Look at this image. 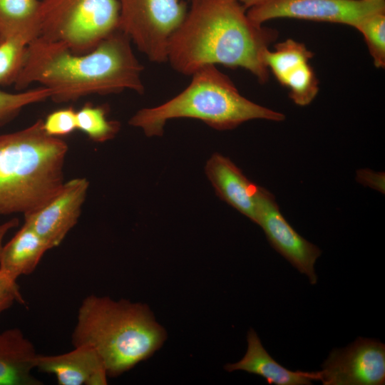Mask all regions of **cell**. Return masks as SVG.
I'll use <instances>...</instances> for the list:
<instances>
[{
  "label": "cell",
  "mask_w": 385,
  "mask_h": 385,
  "mask_svg": "<svg viewBox=\"0 0 385 385\" xmlns=\"http://www.w3.org/2000/svg\"><path fill=\"white\" fill-rule=\"evenodd\" d=\"M132 42L118 30L85 53H75L64 43L37 37L26 50L14 83L17 90L39 83L56 103L75 101L90 95H108L131 90L143 94V67Z\"/></svg>",
  "instance_id": "obj_1"
},
{
  "label": "cell",
  "mask_w": 385,
  "mask_h": 385,
  "mask_svg": "<svg viewBox=\"0 0 385 385\" xmlns=\"http://www.w3.org/2000/svg\"><path fill=\"white\" fill-rule=\"evenodd\" d=\"M188 11L172 35L167 61L191 76L207 65L242 68L263 83L269 70L263 53L277 37L274 29L253 23L237 0H189Z\"/></svg>",
  "instance_id": "obj_2"
},
{
  "label": "cell",
  "mask_w": 385,
  "mask_h": 385,
  "mask_svg": "<svg viewBox=\"0 0 385 385\" xmlns=\"http://www.w3.org/2000/svg\"><path fill=\"white\" fill-rule=\"evenodd\" d=\"M166 338L146 304L91 294L78 308L71 342L95 350L108 376L116 377L150 358Z\"/></svg>",
  "instance_id": "obj_3"
},
{
  "label": "cell",
  "mask_w": 385,
  "mask_h": 385,
  "mask_svg": "<svg viewBox=\"0 0 385 385\" xmlns=\"http://www.w3.org/2000/svg\"><path fill=\"white\" fill-rule=\"evenodd\" d=\"M38 119L27 128L0 135V216L30 212L63 184L68 145L47 135Z\"/></svg>",
  "instance_id": "obj_4"
},
{
  "label": "cell",
  "mask_w": 385,
  "mask_h": 385,
  "mask_svg": "<svg viewBox=\"0 0 385 385\" xmlns=\"http://www.w3.org/2000/svg\"><path fill=\"white\" fill-rule=\"evenodd\" d=\"M188 86L163 104L144 108L129 120L148 137L161 136L168 120L198 119L219 130L234 129L254 119L282 121L284 114L258 105L240 94L230 78L215 65L202 67L191 75Z\"/></svg>",
  "instance_id": "obj_5"
},
{
  "label": "cell",
  "mask_w": 385,
  "mask_h": 385,
  "mask_svg": "<svg viewBox=\"0 0 385 385\" xmlns=\"http://www.w3.org/2000/svg\"><path fill=\"white\" fill-rule=\"evenodd\" d=\"M40 37L85 53L119 30L118 0H40Z\"/></svg>",
  "instance_id": "obj_6"
},
{
  "label": "cell",
  "mask_w": 385,
  "mask_h": 385,
  "mask_svg": "<svg viewBox=\"0 0 385 385\" xmlns=\"http://www.w3.org/2000/svg\"><path fill=\"white\" fill-rule=\"evenodd\" d=\"M119 30L154 63L167 62L169 41L183 22L184 0H118Z\"/></svg>",
  "instance_id": "obj_7"
},
{
  "label": "cell",
  "mask_w": 385,
  "mask_h": 385,
  "mask_svg": "<svg viewBox=\"0 0 385 385\" xmlns=\"http://www.w3.org/2000/svg\"><path fill=\"white\" fill-rule=\"evenodd\" d=\"M385 11V1L364 0H265L248 9L257 25L278 18H290L349 25L354 28L366 16Z\"/></svg>",
  "instance_id": "obj_8"
},
{
  "label": "cell",
  "mask_w": 385,
  "mask_h": 385,
  "mask_svg": "<svg viewBox=\"0 0 385 385\" xmlns=\"http://www.w3.org/2000/svg\"><path fill=\"white\" fill-rule=\"evenodd\" d=\"M324 385H382L385 383V345L359 337L345 348L333 349L322 364Z\"/></svg>",
  "instance_id": "obj_9"
},
{
  "label": "cell",
  "mask_w": 385,
  "mask_h": 385,
  "mask_svg": "<svg viewBox=\"0 0 385 385\" xmlns=\"http://www.w3.org/2000/svg\"><path fill=\"white\" fill-rule=\"evenodd\" d=\"M264 230L272 247L301 274L311 284L317 282L314 270L321 250L300 236L283 217L274 195L258 186L257 193V222Z\"/></svg>",
  "instance_id": "obj_10"
},
{
  "label": "cell",
  "mask_w": 385,
  "mask_h": 385,
  "mask_svg": "<svg viewBox=\"0 0 385 385\" xmlns=\"http://www.w3.org/2000/svg\"><path fill=\"white\" fill-rule=\"evenodd\" d=\"M89 182L78 178L64 182L58 192L38 207L24 215L31 227L50 246H58L76 225L85 201Z\"/></svg>",
  "instance_id": "obj_11"
},
{
  "label": "cell",
  "mask_w": 385,
  "mask_h": 385,
  "mask_svg": "<svg viewBox=\"0 0 385 385\" xmlns=\"http://www.w3.org/2000/svg\"><path fill=\"white\" fill-rule=\"evenodd\" d=\"M313 53L300 42L288 38L267 49L263 61L278 82L289 89V98L300 106L309 105L319 92V81L309 63Z\"/></svg>",
  "instance_id": "obj_12"
},
{
  "label": "cell",
  "mask_w": 385,
  "mask_h": 385,
  "mask_svg": "<svg viewBox=\"0 0 385 385\" xmlns=\"http://www.w3.org/2000/svg\"><path fill=\"white\" fill-rule=\"evenodd\" d=\"M36 369L54 375L59 385H106L108 377L98 354L86 346L55 355L38 354Z\"/></svg>",
  "instance_id": "obj_13"
},
{
  "label": "cell",
  "mask_w": 385,
  "mask_h": 385,
  "mask_svg": "<svg viewBox=\"0 0 385 385\" xmlns=\"http://www.w3.org/2000/svg\"><path fill=\"white\" fill-rule=\"evenodd\" d=\"M205 173L220 199L256 223L257 185L228 158L219 153H214L207 160Z\"/></svg>",
  "instance_id": "obj_14"
},
{
  "label": "cell",
  "mask_w": 385,
  "mask_h": 385,
  "mask_svg": "<svg viewBox=\"0 0 385 385\" xmlns=\"http://www.w3.org/2000/svg\"><path fill=\"white\" fill-rule=\"evenodd\" d=\"M247 350L238 362L225 366L227 371H245L265 378L269 384L307 385L319 380V371H291L278 364L265 350L253 329L247 335Z\"/></svg>",
  "instance_id": "obj_15"
},
{
  "label": "cell",
  "mask_w": 385,
  "mask_h": 385,
  "mask_svg": "<svg viewBox=\"0 0 385 385\" xmlns=\"http://www.w3.org/2000/svg\"><path fill=\"white\" fill-rule=\"evenodd\" d=\"M38 354L21 329L0 332V385L42 384L31 374Z\"/></svg>",
  "instance_id": "obj_16"
},
{
  "label": "cell",
  "mask_w": 385,
  "mask_h": 385,
  "mask_svg": "<svg viewBox=\"0 0 385 385\" xmlns=\"http://www.w3.org/2000/svg\"><path fill=\"white\" fill-rule=\"evenodd\" d=\"M48 244L31 227L24 224L0 252V270L16 280L32 273L48 250Z\"/></svg>",
  "instance_id": "obj_17"
},
{
  "label": "cell",
  "mask_w": 385,
  "mask_h": 385,
  "mask_svg": "<svg viewBox=\"0 0 385 385\" xmlns=\"http://www.w3.org/2000/svg\"><path fill=\"white\" fill-rule=\"evenodd\" d=\"M40 0H0V42L20 38L28 43L40 36Z\"/></svg>",
  "instance_id": "obj_18"
},
{
  "label": "cell",
  "mask_w": 385,
  "mask_h": 385,
  "mask_svg": "<svg viewBox=\"0 0 385 385\" xmlns=\"http://www.w3.org/2000/svg\"><path fill=\"white\" fill-rule=\"evenodd\" d=\"M107 113L105 106L86 103L76 111L77 130L94 142L103 143L112 139L118 132L120 124L108 120Z\"/></svg>",
  "instance_id": "obj_19"
},
{
  "label": "cell",
  "mask_w": 385,
  "mask_h": 385,
  "mask_svg": "<svg viewBox=\"0 0 385 385\" xmlns=\"http://www.w3.org/2000/svg\"><path fill=\"white\" fill-rule=\"evenodd\" d=\"M364 36L374 66H385V11L365 16L356 26Z\"/></svg>",
  "instance_id": "obj_20"
},
{
  "label": "cell",
  "mask_w": 385,
  "mask_h": 385,
  "mask_svg": "<svg viewBox=\"0 0 385 385\" xmlns=\"http://www.w3.org/2000/svg\"><path fill=\"white\" fill-rule=\"evenodd\" d=\"M51 92L43 86L9 93L0 90V126L12 121L24 108L50 98Z\"/></svg>",
  "instance_id": "obj_21"
},
{
  "label": "cell",
  "mask_w": 385,
  "mask_h": 385,
  "mask_svg": "<svg viewBox=\"0 0 385 385\" xmlns=\"http://www.w3.org/2000/svg\"><path fill=\"white\" fill-rule=\"evenodd\" d=\"M28 44L20 38L0 42V85L14 84L22 67Z\"/></svg>",
  "instance_id": "obj_22"
},
{
  "label": "cell",
  "mask_w": 385,
  "mask_h": 385,
  "mask_svg": "<svg viewBox=\"0 0 385 385\" xmlns=\"http://www.w3.org/2000/svg\"><path fill=\"white\" fill-rule=\"evenodd\" d=\"M42 125L50 136L59 138L69 135L77 130L76 111L72 107L54 111L43 120Z\"/></svg>",
  "instance_id": "obj_23"
},
{
  "label": "cell",
  "mask_w": 385,
  "mask_h": 385,
  "mask_svg": "<svg viewBox=\"0 0 385 385\" xmlns=\"http://www.w3.org/2000/svg\"><path fill=\"white\" fill-rule=\"evenodd\" d=\"M15 302L25 304L16 280L0 270V314Z\"/></svg>",
  "instance_id": "obj_24"
},
{
  "label": "cell",
  "mask_w": 385,
  "mask_h": 385,
  "mask_svg": "<svg viewBox=\"0 0 385 385\" xmlns=\"http://www.w3.org/2000/svg\"><path fill=\"white\" fill-rule=\"evenodd\" d=\"M356 173V179L359 183L384 192V173H375L367 169L359 170Z\"/></svg>",
  "instance_id": "obj_25"
},
{
  "label": "cell",
  "mask_w": 385,
  "mask_h": 385,
  "mask_svg": "<svg viewBox=\"0 0 385 385\" xmlns=\"http://www.w3.org/2000/svg\"><path fill=\"white\" fill-rule=\"evenodd\" d=\"M19 225V220L17 218H13L8 222H6L0 225V252L3 247V239L5 237L6 234L11 229L17 227Z\"/></svg>",
  "instance_id": "obj_26"
},
{
  "label": "cell",
  "mask_w": 385,
  "mask_h": 385,
  "mask_svg": "<svg viewBox=\"0 0 385 385\" xmlns=\"http://www.w3.org/2000/svg\"><path fill=\"white\" fill-rule=\"evenodd\" d=\"M246 9H250L265 0H237Z\"/></svg>",
  "instance_id": "obj_27"
},
{
  "label": "cell",
  "mask_w": 385,
  "mask_h": 385,
  "mask_svg": "<svg viewBox=\"0 0 385 385\" xmlns=\"http://www.w3.org/2000/svg\"><path fill=\"white\" fill-rule=\"evenodd\" d=\"M368 2H381V1H385L384 0H364Z\"/></svg>",
  "instance_id": "obj_28"
}]
</instances>
